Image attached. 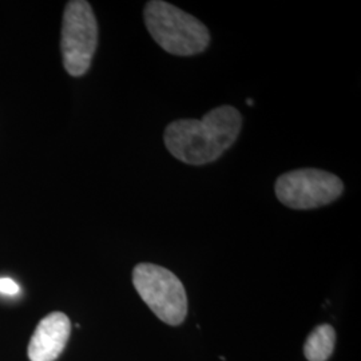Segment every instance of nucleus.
<instances>
[{"label": "nucleus", "mask_w": 361, "mask_h": 361, "mask_svg": "<svg viewBox=\"0 0 361 361\" xmlns=\"http://www.w3.org/2000/svg\"><path fill=\"white\" fill-rule=\"evenodd\" d=\"M243 116L233 106H219L202 119H178L165 130L170 154L188 165H207L219 159L237 141Z\"/></svg>", "instance_id": "f257e3e1"}, {"label": "nucleus", "mask_w": 361, "mask_h": 361, "mask_svg": "<svg viewBox=\"0 0 361 361\" xmlns=\"http://www.w3.org/2000/svg\"><path fill=\"white\" fill-rule=\"evenodd\" d=\"M143 15L150 35L169 54L192 56L205 51L210 43L209 30L201 20L168 1H149Z\"/></svg>", "instance_id": "f03ea898"}, {"label": "nucleus", "mask_w": 361, "mask_h": 361, "mask_svg": "<svg viewBox=\"0 0 361 361\" xmlns=\"http://www.w3.org/2000/svg\"><path fill=\"white\" fill-rule=\"evenodd\" d=\"M133 283L146 305L169 325H180L188 314V297L180 279L166 268L138 264Z\"/></svg>", "instance_id": "7ed1b4c3"}, {"label": "nucleus", "mask_w": 361, "mask_h": 361, "mask_svg": "<svg viewBox=\"0 0 361 361\" xmlns=\"http://www.w3.org/2000/svg\"><path fill=\"white\" fill-rule=\"evenodd\" d=\"M98 44V25L90 3L71 0L66 4L61 50L66 71L80 77L90 68Z\"/></svg>", "instance_id": "20e7f679"}, {"label": "nucleus", "mask_w": 361, "mask_h": 361, "mask_svg": "<svg viewBox=\"0 0 361 361\" xmlns=\"http://www.w3.org/2000/svg\"><path fill=\"white\" fill-rule=\"evenodd\" d=\"M274 190L285 207L310 210L332 204L344 192V185L325 170L298 169L280 176Z\"/></svg>", "instance_id": "39448f33"}, {"label": "nucleus", "mask_w": 361, "mask_h": 361, "mask_svg": "<svg viewBox=\"0 0 361 361\" xmlns=\"http://www.w3.org/2000/svg\"><path fill=\"white\" fill-rule=\"evenodd\" d=\"M71 332V323L65 313L54 312L38 324L28 345L31 361H55L63 352Z\"/></svg>", "instance_id": "423d86ee"}, {"label": "nucleus", "mask_w": 361, "mask_h": 361, "mask_svg": "<svg viewBox=\"0 0 361 361\" xmlns=\"http://www.w3.org/2000/svg\"><path fill=\"white\" fill-rule=\"evenodd\" d=\"M335 344V329L331 325H319L305 341V357L310 361H326L332 356Z\"/></svg>", "instance_id": "0eeeda50"}, {"label": "nucleus", "mask_w": 361, "mask_h": 361, "mask_svg": "<svg viewBox=\"0 0 361 361\" xmlns=\"http://www.w3.org/2000/svg\"><path fill=\"white\" fill-rule=\"evenodd\" d=\"M20 292L19 285L10 277H0V293L6 296H16Z\"/></svg>", "instance_id": "6e6552de"}, {"label": "nucleus", "mask_w": 361, "mask_h": 361, "mask_svg": "<svg viewBox=\"0 0 361 361\" xmlns=\"http://www.w3.org/2000/svg\"><path fill=\"white\" fill-rule=\"evenodd\" d=\"M246 104H249V106H253V101H252V99H247Z\"/></svg>", "instance_id": "1a4fd4ad"}]
</instances>
